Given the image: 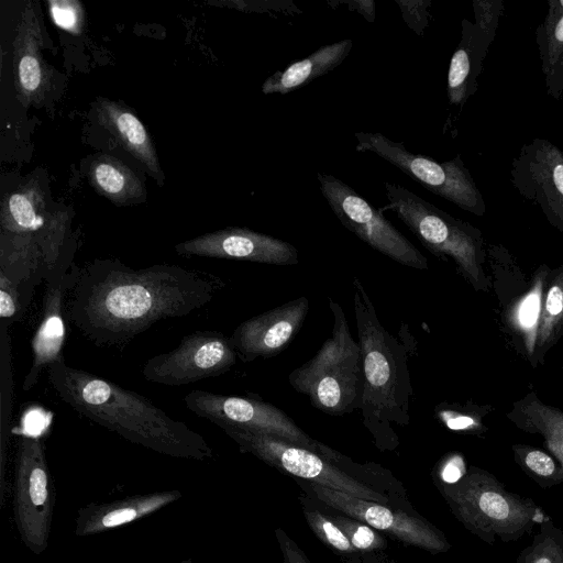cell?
<instances>
[{
	"label": "cell",
	"mask_w": 563,
	"mask_h": 563,
	"mask_svg": "<svg viewBox=\"0 0 563 563\" xmlns=\"http://www.w3.org/2000/svg\"><path fill=\"white\" fill-rule=\"evenodd\" d=\"M224 287L218 275L178 265L135 269L96 260L76 269L65 318L93 344L122 349L157 321L202 308Z\"/></svg>",
	"instance_id": "1"
},
{
	"label": "cell",
	"mask_w": 563,
	"mask_h": 563,
	"mask_svg": "<svg viewBox=\"0 0 563 563\" xmlns=\"http://www.w3.org/2000/svg\"><path fill=\"white\" fill-rule=\"evenodd\" d=\"M46 369L49 385L65 404L123 439L172 457H213L212 448L200 433L134 390L65 362Z\"/></svg>",
	"instance_id": "2"
},
{
	"label": "cell",
	"mask_w": 563,
	"mask_h": 563,
	"mask_svg": "<svg viewBox=\"0 0 563 563\" xmlns=\"http://www.w3.org/2000/svg\"><path fill=\"white\" fill-rule=\"evenodd\" d=\"M353 307L362 355V420L380 451L399 445L396 428L410 423L413 394L407 347L380 323L362 282L352 280Z\"/></svg>",
	"instance_id": "3"
},
{
	"label": "cell",
	"mask_w": 563,
	"mask_h": 563,
	"mask_svg": "<svg viewBox=\"0 0 563 563\" xmlns=\"http://www.w3.org/2000/svg\"><path fill=\"white\" fill-rule=\"evenodd\" d=\"M438 486L456 519L488 544L519 540L549 518L531 498L507 490L477 466L466 468L455 483Z\"/></svg>",
	"instance_id": "4"
},
{
	"label": "cell",
	"mask_w": 563,
	"mask_h": 563,
	"mask_svg": "<svg viewBox=\"0 0 563 563\" xmlns=\"http://www.w3.org/2000/svg\"><path fill=\"white\" fill-rule=\"evenodd\" d=\"M328 302L333 316L331 335L312 358L289 374L288 382L296 391L306 395L316 409L330 416H343L361 410L362 355L341 305L331 297Z\"/></svg>",
	"instance_id": "5"
},
{
	"label": "cell",
	"mask_w": 563,
	"mask_h": 563,
	"mask_svg": "<svg viewBox=\"0 0 563 563\" xmlns=\"http://www.w3.org/2000/svg\"><path fill=\"white\" fill-rule=\"evenodd\" d=\"M243 453L303 479L331 489L380 504L388 498L358 478V474L372 471L375 465L364 466L352 462L342 453L320 443L319 453L278 437L235 428L222 429Z\"/></svg>",
	"instance_id": "6"
},
{
	"label": "cell",
	"mask_w": 563,
	"mask_h": 563,
	"mask_svg": "<svg viewBox=\"0 0 563 563\" xmlns=\"http://www.w3.org/2000/svg\"><path fill=\"white\" fill-rule=\"evenodd\" d=\"M385 192L388 202L379 209L382 212L393 210L429 252L441 258H452L475 290L488 291L485 253L474 228L398 184L385 181Z\"/></svg>",
	"instance_id": "7"
},
{
	"label": "cell",
	"mask_w": 563,
	"mask_h": 563,
	"mask_svg": "<svg viewBox=\"0 0 563 563\" xmlns=\"http://www.w3.org/2000/svg\"><path fill=\"white\" fill-rule=\"evenodd\" d=\"M54 507L55 486L44 443L22 435L14 457L12 511L19 537L33 554H42L48 545Z\"/></svg>",
	"instance_id": "8"
},
{
	"label": "cell",
	"mask_w": 563,
	"mask_h": 563,
	"mask_svg": "<svg viewBox=\"0 0 563 563\" xmlns=\"http://www.w3.org/2000/svg\"><path fill=\"white\" fill-rule=\"evenodd\" d=\"M357 152H372L390 163L434 195L463 210L484 213V203L467 169L457 156L448 162H437L421 154H413L402 142H396L380 132H355Z\"/></svg>",
	"instance_id": "9"
},
{
	"label": "cell",
	"mask_w": 563,
	"mask_h": 563,
	"mask_svg": "<svg viewBox=\"0 0 563 563\" xmlns=\"http://www.w3.org/2000/svg\"><path fill=\"white\" fill-rule=\"evenodd\" d=\"M322 196L339 221L360 240L390 260L416 269L429 264L423 254L354 189L331 174L318 173Z\"/></svg>",
	"instance_id": "10"
},
{
	"label": "cell",
	"mask_w": 563,
	"mask_h": 563,
	"mask_svg": "<svg viewBox=\"0 0 563 563\" xmlns=\"http://www.w3.org/2000/svg\"><path fill=\"white\" fill-rule=\"evenodd\" d=\"M186 407L219 428H235L265 433L318 452L320 442L309 437L282 409L252 396H228L208 390H191Z\"/></svg>",
	"instance_id": "11"
},
{
	"label": "cell",
	"mask_w": 563,
	"mask_h": 563,
	"mask_svg": "<svg viewBox=\"0 0 563 563\" xmlns=\"http://www.w3.org/2000/svg\"><path fill=\"white\" fill-rule=\"evenodd\" d=\"M238 355L222 332L200 330L184 336L174 350L153 356L142 368L148 382L181 386L227 373Z\"/></svg>",
	"instance_id": "12"
},
{
	"label": "cell",
	"mask_w": 563,
	"mask_h": 563,
	"mask_svg": "<svg viewBox=\"0 0 563 563\" xmlns=\"http://www.w3.org/2000/svg\"><path fill=\"white\" fill-rule=\"evenodd\" d=\"M307 486L329 508L387 532L402 543L433 554L444 553L451 548L445 536L423 519L340 490L309 483Z\"/></svg>",
	"instance_id": "13"
},
{
	"label": "cell",
	"mask_w": 563,
	"mask_h": 563,
	"mask_svg": "<svg viewBox=\"0 0 563 563\" xmlns=\"http://www.w3.org/2000/svg\"><path fill=\"white\" fill-rule=\"evenodd\" d=\"M73 254L63 252L46 280L41 322L33 335L32 363L24 378L22 389L30 390L38 380L41 372L52 364L65 362L63 347L66 336L65 302L67 291L75 278Z\"/></svg>",
	"instance_id": "14"
},
{
	"label": "cell",
	"mask_w": 563,
	"mask_h": 563,
	"mask_svg": "<svg viewBox=\"0 0 563 563\" xmlns=\"http://www.w3.org/2000/svg\"><path fill=\"white\" fill-rule=\"evenodd\" d=\"M183 256L249 261L273 265L298 263L297 249L278 238L247 228L230 227L184 241L175 246Z\"/></svg>",
	"instance_id": "15"
},
{
	"label": "cell",
	"mask_w": 563,
	"mask_h": 563,
	"mask_svg": "<svg viewBox=\"0 0 563 563\" xmlns=\"http://www.w3.org/2000/svg\"><path fill=\"white\" fill-rule=\"evenodd\" d=\"M309 301L301 296L241 322L230 342L244 363L280 353L301 329Z\"/></svg>",
	"instance_id": "16"
},
{
	"label": "cell",
	"mask_w": 563,
	"mask_h": 563,
	"mask_svg": "<svg viewBox=\"0 0 563 563\" xmlns=\"http://www.w3.org/2000/svg\"><path fill=\"white\" fill-rule=\"evenodd\" d=\"M42 46L35 3L29 2L21 12L12 43L16 98L25 107L41 103L51 87L52 71L42 56Z\"/></svg>",
	"instance_id": "17"
},
{
	"label": "cell",
	"mask_w": 563,
	"mask_h": 563,
	"mask_svg": "<svg viewBox=\"0 0 563 563\" xmlns=\"http://www.w3.org/2000/svg\"><path fill=\"white\" fill-rule=\"evenodd\" d=\"M181 497L180 490L169 489L130 495L110 501L89 503L77 511L75 536L92 537L117 529L155 514Z\"/></svg>",
	"instance_id": "18"
},
{
	"label": "cell",
	"mask_w": 563,
	"mask_h": 563,
	"mask_svg": "<svg viewBox=\"0 0 563 563\" xmlns=\"http://www.w3.org/2000/svg\"><path fill=\"white\" fill-rule=\"evenodd\" d=\"M95 110L98 123L154 177H158L161 166L154 144L136 114L126 104L102 97L96 100Z\"/></svg>",
	"instance_id": "19"
},
{
	"label": "cell",
	"mask_w": 563,
	"mask_h": 563,
	"mask_svg": "<svg viewBox=\"0 0 563 563\" xmlns=\"http://www.w3.org/2000/svg\"><path fill=\"white\" fill-rule=\"evenodd\" d=\"M507 418L520 430L543 438V444L560 465L563 482V410L544 404L534 391L512 404Z\"/></svg>",
	"instance_id": "20"
},
{
	"label": "cell",
	"mask_w": 563,
	"mask_h": 563,
	"mask_svg": "<svg viewBox=\"0 0 563 563\" xmlns=\"http://www.w3.org/2000/svg\"><path fill=\"white\" fill-rule=\"evenodd\" d=\"M352 45V40L346 38L320 47L269 76L262 85V92L286 95L307 85L339 66L350 54Z\"/></svg>",
	"instance_id": "21"
},
{
	"label": "cell",
	"mask_w": 563,
	"mask_h": 563,
	"mask_svg": "<svg viewBox=\"0 0 563 563\" xmlns=\"http://www.w3.org/2000/svg\"><path fill=\"white\" fill-rule=\"evenodd\" d=\"M88 179L93 189L118 206L141 201L145 197L143 183L117 157L95 156L88 166Z\"/></svg>",
	"instance_id": "22"
},
{
	"label": "cell",
	"mask_w": 563,
	"mask_h": 563,
	"mask_svg": "<svg viewBox=\"0 0 563 563\" xmlns=\"http://www.w3.org/2000/svg\"><path fill=\"white\" fill-rule=\"evenodd\" d=\"M563 338V266L551 269L544 286L534 330L532 366L543 365L545 355Z\"/></svg>",
	"instance_id": "23"
},
{
	"label": "cell",
	"mask_w": 563,
	"mask_h": 563,
	"mask_svg": "<svg viewBox=\"0 0 563 563\" xmlns=\"http://www.w3.org/2000/svg\"><path fill=\"white\" fill-rule=\"evenodd\" d=\"M529 174L548 209L563 222V155L548 142H542L529 163Z\"/></svg>",
	"instance_id": "24"
},
{
	"label": "cell",
	"mask_w": 563,
	"mask_h": 563,
	"mask_svg": "<svg viewBox=\"0 0 563 563\" xmlns=\"http://www.w3.org/2000/svg\"><path fill=\"white\" fill-rule=\"evenodd\" d=\"M514 460L540 487L549 488L562 483L556 460L538 448L527 444L511 446Z\"/></svg>",
	"instance_id": "25"
},
{
	"label": "cell",
	"mask_w": 563,
	"mask_h": 563,
	"mask_svg": "<svg viewBox=\"0 0 563 563\" xmlns=\"http://www.w3.org/2000/svg\"><path fill=\"white\" fill-rule=\"evenodd\" d=\"M494 408L478 406L471 401L466 404L441 402L434 407L435 417L446 428L464 433L481 435L487 431L484 417Z\"/></svg>",
	"instance_id": "26"
},
{
	"label": "cell",
	"mask_w": 563,
	"mask_h": 563,
	"mask_svg": "<svg viewBox=\"0 0 563 563\" xmlns=\"http://www.w3.org/2000/svg\"><path fill=\"white\" fill-rule=\"evenodd\" d=\"M516 563H563V531L550 517L540 525L531 543L520 551Z\"/></svg>",
	"instance_id": "27"
},
{
	"label": "cell",
	"mask_w": 563,
	"mask_h": 563,
	"mask_svg": "<svg viewBox=\"0 0 563 563\" xmlns=\"http://www.w3.org/2000/svg\"><path fill=\"white\" fill-rule=\"evenodd\" d=\"M303 515L310 529L327 547L343 555L354 556L360 554L331 516L307 508H305Z\"/></svg>",
	"instance_id": "28"
},
{
	"label": "cell",
	"mask_w": 563,
	"mask_h": 563,
	"mask_svg": "<svg viewBox=\"0 0 563 563\" xmlns=\"http://www.w3.org/2000/svg\"><path fill=\"white\" fill-rule=\"evenodd\" d=\"M471 74V57L462 42L452 55L448 71V98L451 104H461L467 97Z\"/></svg>",
	"instance_id": "29"
},
{
	"label": "cell",
	"mask_w": 563,
	"mask_h": 563,
	"mask_svg": "<svg viewBox=\"0 0 563 563\" xmlns=\"http://www.w3.org/2000/svg\"><path fill=\"white\" fill-rule=\"evenodd\" d=\"M330 516L358 552H373L387 547L385 538L371 526L343 514Z\"/></svg>",
	"instance_id": "30"
},
{
	"label": "cell",
	"mask_w": 563,
	"mask_h": 563,
	"mask_svg": "<svg viewBox=\"0 0 563 563\" xmlns=\"http://www.w3.org/2000/svg\"><path fill=\"white\" fill-rule=\"evenodd\" d=\"M49 15L54 24L68 33L79 35L85 25V10L77 0H49Z\"/></svg>",
	"instance_id": "31"
},
{
	"label": "cell",
	"mask_w": 563,
	"mask_h": 563,
	"mask_svg": "<svg viewBox=\"0 0 563 563\" xmlns=\"http://www.w3.org/2000/svg\"><path fill=\"white\" fill-rule=\"evenodd\" d=\"M24 309L19 287L0 272V318L12 320Z\"/></svg>",
	"instance_id": "32"
},
{
	"label": "cell",
	"mask_w": 563,
	"mask_h": 563,
	"mask_svg": "<svg viewBox=\"0 0 563 563\" xmlns=\"http://www.w3.org/2000/svg\"><path fill=\"white\" fill-rule=\"evenodd\" d=\"M400 7L402 18L407 25L417 34L422 35L423 29L427 26V8L430 1H405L396 0Z\"/></svg>",
	"instance_id": "33"
},
{
	"label": "cell",
	"mask_w": 563,
	"mask_h": 563,
	"mask_svg": "<svg viewBox=\"0 0 563 563\" xmlns=\"http://www.w3.org/2000/svg\"><path fill=\"white\" fill-rule=\"evenodd\" d=\"M547 60L550 65H563V14L548 26Z\"/></svg>",
	"instance_id": "34"
},
{
	"label": "cell",
	"mask_w": 563,
	"mask_h": 563,
	"mask_svg": "<svg viewBox=\"0 0 563 563\" xmlns=\"http://www.w3.org/2000/svg\"><path fill=\"white\" fill-rule=\"evenodd\" d=\"M275 534L282 551L284 563H311L306 553L284 530L276 529Z\"/></svg>",
	"instance_id": "35"
},
{
	"label": "cell",
	"mask_w": 563,
	"mask_h": 563,
	"mask_svg": "<svg viewBox=\"0 0 563 563\" xmlns=\"http://www.w3.org/2000/svg\"><path fill=\"white\" fill-rule=\"evenodd\" d=\"M466 467L459 454L445 459L439 468L440 483L452 484L459 481L465 473Z\"/></svg>",
	"instance_id": "36"
},
{
	"label": "cell",
	"mask_w": 563,
	"mask_h": 563,
	"mask_svg": "<svg viewBox=\"0 0 563 563\" xmlns=\"http://www.w3.org/2000/svg\"><path fill=\"white\" fill-rule=\"evenodd\" d=\"M350 8L355 7V10L362 14L368 22L375 21V2L372 0H356L349 1Z\"/></svg>",
	"instance_id": "37"
},
{
	"label": "cell",
	"mask_w": 563,
	"mask_h": 563,
	"mask_svg": "<svg viewBox=\"0 0 563 563\" xmlns=\"http://www.w3.org/2000/svg\"><path fill=\"white\" fill-rule=\"evenodd\" d=\"M179 563H195V562L191 558H188V559L180 561Z\"/></svg>",
	"instance_id": "38"
},
{
	"label": "cell",
	"mask_w": 563,
	"mask_h": 563,
	"mask_svg": "<svg viewBox=\"0 0 563 563\" xmlns=\"http://www.w3.org/2000/svg\"><path fill=\"white\" fill-rule=\"evenodd\" d=\"M559 4L563 8V0H560Z\"/></svg>",
	"instance_id": "39"
},
{
	"label": "cell",
	"mask_w": 563,
	"mask_h": 563,
	"mask_svg": "<svg viewBox=\"0 0 563 563\" xmlns=\"http://www.w3.org/2000/svg\"><path fill=\"white\" fill-rule=\"evenodd\" d=\"M562 369H563V364H562Z\"/></svg>",
	"instance_id": "40"
}]
</instances>
